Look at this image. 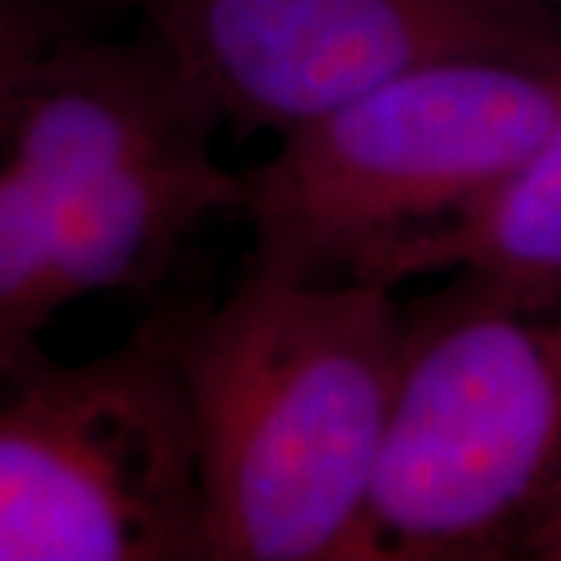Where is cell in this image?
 <instances>
[{
	"label": "cell",
	"mask_w": 561,
	"mask_h": 561,
	"mask_svg": "<svg viewBox=\"0 0 561 561\" xmlns=\"http://www.w3.org/2000/svg\"><path fill=\"white\" fill-rule=\"evenodd\" d=\"M157 331L191 412L209 561H359L405 350L393 287L253 268Z\"/></svg>",
	"instance_id": "6da1fadb"
},
{
	"label": "cell",
	"mask_w": 561,
	"mask_h": 561,
	"mask_svg": "<svg viewBox=\"0 0 561 561\" xmlns=\"http://www.w3.org/2000/svg\"><path fill=\"white\" fill-rule=\"evenodd\" d=\"M559 110L561 54H456L365 88L243 175L253 268L397 287L405 260L478 213Z\"/></svg>",
	"instance_id": "7a4b0ae2"
},
{
	"label": "cell",
	"mask_w": 561,
	"mask_h": 561,
	"mask_svg": "<svg viewBox=\"0 0 561 561\" xmlns=\"http://www.w3.org/2000/svg\"><path fill=\"white\" fill-rule=\"evenodd\" d=\"M561 496V297L453 275L405 309L359 561L522 559Z\"/></svg>",
	"instance_id": "3957f363"
},
{
	"label": "cell",
	"mask_w": 561,
	"mask_h": 561,
	"mask_svg": "<svg viewBox=\"0 0 561 561\" xmlns=\"http://www.w3.org/2000/svg\"><path fill=\"white\" fill-rule=\"evenodd\" d=\"M221 125L140 32L131 41L72 32L35 62L0 157L50 221L72 302L153 290L206 221L241 213L243 175L216 157Z\"/></svg>",
	"instance_id": "277c9868"
},
{
	"label": "cell",
	"mask_w": 561,
	"mask_h": 561,
	"mask_svg": "<svg viewBox=\"0 0 561 561\" xmlns=\"http://www.w3.org/2000/svg\"><path fill=\"white\" fill-rule=\"evenodd\" d=\"M209 561L179 368L157 331L0 362V561Z\"/></svg>",
	"instance_id": "5b68a950"
},
{
	"label": "cell",
	"mask_w": 561,
	"mask_h": 561,
	"mask_svg": "<svg viewBox=\"0 0 561 561\" xmlns=\"http://www.w3.org/2000/svg\"><path fill=\"white\" fill-rule=\"evenodd\" d=\"M150 38L221 122L287 135L421 62L561 54L527 0H135Z\"/></svg>",
	"instance_id": "8992f818"
},
{
	"label": "cell",
	"mask_w": 561,
	"mask_h": 561,
	"mask_svg": "<svg viewBox=\"0 0 561 561\" xmlns=\"http://www.w3.org/2000/svg\"><path fill=\"white\" fill-rule=\"evenodd\" d=\"M461 275L524 297H561V110L534 153L478 213L424 243L400 280Z\"/></svg>",
	"instance_id": "52a82bcc"
},
{
	"label": "cell",
	"mask_w": 561,
	"mask_h": 561,
	"mask_svg": "<svg viewBox=\"0 0 561 561\" xmlns=\"http://www.w3.org/2000/svg\"><path fill=\"white\" fill-rule=\"evenodd\" d=\"M72 302L60 250L38 197L0 157V362L41 346V334Z\"/></svg>",
	"instance_id": "ba28073f"
},
{
	"label": "cell",
	"mask_w": 561,
	"mask_h": 561,
	"mask_svg": "<svg viewBox=\"0 0 561 561\" xmlns=\"http://www.w3.org/2000/svg\"><path fill=\"white\" fill-rule=\"evenodd\" d=\"M72 32L79 28L62 0H0V140L28 72Z\"/></svg>",
	"instance_id": "9c48e42d"
},
{
	"label": "cell",
	"mask_w": 561,
	"mask_h": 561,
	"mask_svg": "<svg viewBox=\"0 0 561 561\" xmlns=\"http://www.w3.org/2000/svg\"><path fill=\"white\" fill-rule=\"evenodd\" d=\"M522 559L561 561V496L546 508V515L527 534L522 546Z\"/></svg>",
	"instance_id": "30bf717a"
}]
</instances>
